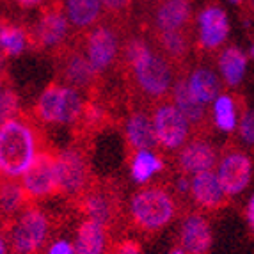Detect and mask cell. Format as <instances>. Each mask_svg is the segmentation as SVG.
Masks as SVG:
<instances>
[{
	"instance_id": "cell-1",
	"label": "cell",
	"mask_w": 254,
	"mask_h": 254,
	"mask_svg": "<svg viewBox=\"0 0 254 254\" xmlns=\"http://www.w3.org/2000/svg\"><path fill=\"white\" fill-rule=\"evenodd\" d=\"M121 63L127 68L128 82L144 102H164L173 89L171 61L144 38L135 36L125 43Z\"/></svg>"
},
{
	"instance_id": "cell-2",
	"label": "cell",
	"mask_w": 254,
	"mask_h": 254,
	"mask_svg": "<svg viewBox=\"0 0 254 254\" xmlns=\"http://www.w3.org/2000/svg\"><path fill=\"white\" fill-rule=\"evenodd\" d=\"M39 151V130L29 118L18 114L0 123V178H21Z\"/></svg>"
},
{
	"instance_id": "cell-3",
	"label": "cell",
	"mask_w": 254,
	"mask_h": 254,
	"mask_svg": "<svg viewBox=\"0 0 254 254\" xmlns=\"http://www.w3.org/2000/svg\"><path fill=\"white\" fill-rule=\"evenodd\" d=\"M128 212L133 224L142 231H160L176 215V201L167 189L146 187L130 197Z\"/></svg>"
},
{
	"instance_id": "cell-4",
	"label": "cell",
	"mask_w": 254,
	"mask_h": 254,
	"mask_svg": "<svg viewBox=\"0 0 254 254\" xmlns=\"http://www.w3.org/2000/svg\"><path fill=\"white\" fill-rule=\"evenodd\" d=\"M84 107L85 102L80 91L66 84H50L39 94L34 116L45 125H76Z\"/></svg>"
},
{
	"instance_id": "cell-5",
	"label": "cell",
	"mask_w": 254,
	"mask_h": 254,
	"mask_svg": "<svg viewBox=\"0 0 254 254\" xmlns=\"http://www.w3.org/2000/svg\"><path fill=\"white\" fill-rule=\"evenodd\" d=\"M50 233L47 213L38 206H29L9 220V246L13 254H38Z\"/></svg>"
},
{
	"instance_id": "cell-6",
	"label": "cell",
	"mask_w": 254,
	"mask_h": 254,
	"mask_svg": "<svg viewBox=\"0 0 254 254\" xmlns=\"http://www.w3.org/2000/svg\"><path fill=\"white\" fill-rule=\"evenodd\" d=\"M82 43H84L82 48L85 55L89 57L91 64L100 75H105L121 59L123 43H121L118 25L112 21H103V23L100 21L98 25L85 32Z\"/></svg>"
},
{
	"instance_id": "cell-7",
	"label": "cell",
	"mask_w": 254,
	"mask_h": 254,
	"mask_svg": "<svg viewBox=\"0 0 254 254\" xmlns=\"http://www.w3.org/2000/svg\"><path fill=\"white\" fill-rule=\"evenodd\" d=\"M55 55H57V73L63 84L76 91H87L91 94L98 93L102 75L91 64L84 48L75 45H64Z\"/></svg>"
},
{
	"instance_id": "cell-8",
	"label": "cell",
	"mask_w": 254,
	"mask_h": 254,
	"mask_svg": "<svg viewBox=\"0 0 254 254\" xmlns=\"http://www.w3.org/2000/svg\"><path fill=\"white\" fill-rule=\"evenodd\" d=\"M57 182L59 194L73 199H78L91 187L89 160L80 146L57 151Z\"/></svg>"
},
{
	"instance_id": "cell-9",
	"label": "cell",
	"mask_w": 254,
	"mask_h": 254,
	"mask_svg": "<svg viewBox=\"0 0 254 254\" xmlns=\"http://www.w3.org/2000/svg\"><path fill=\"white\" fill-rule=\"evenodd\" d=\"M69 21L64 13V4L54 0L39 14L36 25L29 30V41L41 50H59L66 45L69 36Z\"/></svg>"
},
{
	"instance_id": "cell-10",
	"label": "cell",
	"mask_w": 254,
	"mask_h": 254,
	"mask_svg": "<svg viewBox=\"0 0 254 254\" xmlns=\"http://www.w3.org/2000/svg\"><path fill=\"white\" fill-rule=\"evenodd\" d=\"M20 182L30 201L45 199L54 194H59L57 153L52 149H41L32 165L23 173Z\"/></svg>"
},
{
	"instance_id": "cell-11",
	"label": "cell",
	"mask_w": 254,
	"mask_h": 254,
	"mask_svg": "<svg viewBox=\"0 0 254 254\" xmlns=\"http://www.w3.org/2000/svg\"><path fill=\"white\" fill-rule=\"evenodd\" d=\"M153 127L157 135V144L160 148L173 151L180 149L190 135V123L176 109L174 103H158L153 109Z\"/></svg>"
},
{
	"instance_id": "cell-12",
	"label": "cell",
	"mask_w": 254,
	"mask_h": 254,
	"mask_svg": "<svg viewBox=\"0 0 254 254\" xmlns=\"http://www.w3.org/2000/svg\"><path fill=\"white\" fill-rule=\"evenodd\" d=\"M219 182L228 195H237L249 187L253 178V162L240 149L224 153L217 169Z\"/></svg>"
},
{
	"instance_id": "cell-13",
	"label": "cell",
	"mask_w": 254,
	"mask_h": 254,
	"mask_svg": "<svg viewBox=\"0 0 254 254\" xmlns=\"http://www.w3.org/2000/svg\"><path fill=\"white\" fill-rule=\"evenodd\" d=\"M197 43L203 50H217L229 36V18L226 11L217 4H208L197 14Z\"/></svg>"
},
{
	"instance_id": "cell-14",
	"label": "cell",
	"mask_w": 254,
	"mask_h": 254,
	"mask_svg": "<svg viewBox=\"0 0 254 254\" xmlns=\"http://www.w3.org/2000/svg\"><path fill=\"white\" fill-rule=\"evenodd\" d=\"M151 21L153 32L190 30L192 0H157Z\"/></svg>"
},
{
	"instance_id": "cell-15",
	"label": "cell",
	"mask_w": 254,
	"mask_h": 254,
	"mask_svg": "<svg viewBox=\"0 0 254 254\" xmlns=\"http://www.w3.org/2000/svg\"><path fill=\"white\" fill-rule=\"evenodd\" d=\"M76 201H80L82 212L87 215V219L96 220L107 229L114 224L119 215L118 199L112 195V190H107V189L89 187Z\"/></svg>"
},
{
	"instance_id": "cell-16",
	"label": "cell",
	"mask_w": 254,
	"mask_h": 254,
	"mask_svg": "<svg viewBox=\"0 0 254 254\" xmlns=\"http://www.w3.org/2000/svg\"><path fill=\"white\" fill-rule=\"evenodd\" d=\"M176 164L183 174L194 176L203 171L213 169V165L217 164V151L206 139H192L182 146Z\"/></svg>"
},
{
	"instance_id": "cell-17",
	"label": "cell",
	"mask_w": 254,
	"mask_h": 254,
	"mask_svg": "<svg viewBox=\"0 0 254 254\" xmlns=\"http://www.w3.org/2000/svg\"><path fill=\"white\" fill-rule=\"evenodd\" d=\"M190 195L192 201L197 206H201L203 210H208V212L219 210L228 201V194H226L222 185H220L217 173H213L212 169L203 171V173H197L192 176Z\"/></svg>"
},
{
	"instance_id": "cell-18",
	"label": "cell",
	"mask_w": 254,
	"mask_h": 254,
	"mask_svg": "<svg viewBox=\"0 0 254 254\" xmlns=\"http://www.w3.org/2000/svg\"><path fill=\"white\" fill-rule=\"evenodd\" d=\"M212 228L210 222L201 213H192L182 224L180 231V244L187 254H208L212 249Z\"/></svg>"
},
{
	"instance_id": "cell-19",
	"label": "cell",
	"mask_w": 254,
	"mask_h": 254,
	"mask_svg": "<svg viewBox=\"0 0 254 254\" xmlns=\"http://www.w3.org/2000/svg\"><path fill=\"white\" fill-rule=\"evenodd\" d=\"M125 137L131 151L139 149H153L157 144L153 118L146 110H133L128 116V121L125 125Z\"/></svg>"
},
{
	"instance_id": "cell-20",
	"label": "cell",
	"mask_w": 254,
	"mask_h": 254,
	"mask_svg": "<svg viewBox=\"0 0 254 254\" xmlns=\"http://www.w3.org/2000/svg\"><path fill=\"white\" fill-rule=\"evenodd\" d=\"M64 13L73 29L87 32L102 21L105 9L100 0H64Z\"/></svg>"
},
{
	"instance_id": "cell-21",
	"label": "cell",
	"mask_w": 254,
	"mask_h": 254,
	"mask_svg": "<svg viewBox=\"0 0 254 254\" xmlns=\"http://www.w3.org/2000/svg\"><path fill=\"white\" fill-rule=\"evenodd\" d=\"M173 102L176 105V109L182 112L187 118V121L190 123V127L194 128H204L206 125V109L201 102H197L194 96H192L190 89H189V82H187L185 76L180 75L173 84Z\"/></svg>"
},
{
	"instance_id": "cell-22",
	"label": "cell",
	"mask_w": 254,
	"mask_h": 254,
	"mask_svg": "<svg viewBox=\"0 0 254 254\" xmlns=\"http://www.w3.org/2000/svg\"><path fill=\"white\" fill-rule=\"evenodd\" d=\"M109 229L102 226L96 220L85 219L75 237V253L76 254H105L107 253V240H109Z\"/></svg>"
},
{
	"instance_id": "cell-23",
	"label": "cell",
	"mask_w": 254,
	"mask_h": 254,
	"mask_svg": "<svg viewBox=\"0 0 254 254\" xmlns=\"http://www.w3.org/2000/svg\"><path fill=\"white\" fill-rule=\"evenodd\" d=\"M155 48L167 57L171 63H182L190 52L192 41L189 30H169V32H153Z\"/></svg>"
},
{
	"instance_id": "cell-24",
	"label": "cell",
	"mask_w": 254,
	"mask_h": 254,
	"mask_svg": "<svg viewBox=\"0 0 254 254\" xmlns=\"http://www.w3.org/2000/svg\"><path fill=\"white\" fill-rule=\"evenodd\" d=\"M29 197H27L21 182L11 178H0V213L5 219L13 220L20 212H23L29 206Z\"/></svg>"
},
{
	"instance_id": "cell-25",
	"label": "cell",
	"mask_w": 254,
	"mask_h": 254,
	"mask_svg": "<svg viewBox=\"0 0 254 254\" xmlns=\"http://www.w3.org/2000/svg\"><path fill=\"white\" fill-rule=\"evenodd\" d=\"M187 82H189V89H190L192 96L203 105L215 102V98L219 96L220 82L210 68H195L187 78Z\"/></svg>"
},
{
	"instance_id": "cell-26",
	"label": "cell",
	"mask_w": 254,
	"mask_h": 254,
	"mask_svg": "<svg viewBox=\"0 0 254 254\" xmlns=\"http://www.w3.org/2000/svg\"><path fill=\"white\" fill-rule=\"evenodd\" d=\"M219 69L229 87H237L246 75L247 57L238 47H228L219 55Z\"/></svg>"
},
{
	"instance_id": "cell-27",
	"label": "cell",
	"mask_w": 254,
	"mask_h": 254,
	"mask_svg": "<svg viewBox=\"0 0 254 254\" xmlns=\"http://www.w3.org/2000/svg\"><path fill=\"white\" fill-rule=\"evenodd\" d=\"M165 167L164 160L158 155L151 153V149H139L133 151V157L130 162L131 178L137 183H148L157 173H160Z\"/></svg>"
},
{
	"instance_id": "cell-28",
	"label": "cell",
	"mask_w": 254,
	"mask_h": 254,
	"mask_svg": "<svg viewBox=\"0 0 254 254\" xmlns=\"http://www.w3.org/2000/svg\"><path fill=\"white\" fill-rule=\"evenodd\" d=\"M27 45H30L29 30L16 25V23L4 21L2 32H0V52L5 57H16L25 50Z\"/></svg>"
},
{
	"instance_id": "cell-29",
	"label": "cell",
	"mask_w": 254,
	"mask_h": 254,
	"mask_svg": "<svg viewBox=\"0 0 254 254\" xmlns=\"http://www.w3.org/2000/svg\"><path fill=\"white\" fill-rule=\"evenodd\" d=\"M213 121L222 131H233L237 128V105L233 96L219 94L213 102Z\"/></svg>"
},
{
	"instance_id": "cell-30",
	"label": "cell",
	"mask_w": 254,
	"mask_h": 254,
	"mask_svg": "<svg viewBox=\"0 0 254 254\" xmlns=\"http://www.w3.org/2000/svg\"><path fill=\"white\" fill-rule=\"evenodd\" d=\"M18 112H20V98L16 91L11 87H4L0 93V123L16 118Z\"/></svg>"
},
{
	"instance_id": "cell-31",
	"label": "cell",
	"mask_w": 254,
	"mask_h": 254,
	"mask_svg": "<svg viewBox=\"0 0 254 254\" xmlns=\"http://www.w3.org/2000/svg\"><path fill=\"white\" fill-rule=\"evenodd\" d=\"M100 2L105 9V13L114 18L127 16L128 11L131 9V4H133V0H100Z\"/></svg>"
},
{
	"instance_id": "cell-32",
	"label": "cell",
	"mask_w": 254,
	"mask_h": 254,
	"mask_svg": "<svg viewBox=\"0 0 254 254\" xmlns=\"http://www.w3.org/2000/svg\"><path fill=\"white\" fill-rule=\"evenodd\" d=\"M240 137L244 142L254 146V110H249L244 114L240 123Z\"/></svg>"
},
{
	"instance_id": "cell-33",
	"label": "cell",
	"mask_w": 254,
	"mask_h": 254,
	"mask_svg": "<svg viewBox=\"0 0 254 254\" xmlns=\"http://www.w3.org/2000/svg\"><path fill=\"white\" fill-rule=\"evenodd\" d=\"M110 254H144L139 242L135 240H121L110 251Z\"/></svg>"
},
{
	"instance_id": "cell-34",
	"label": "cell",
	"mask_w": 254,
	"mask_h": 254,
	"mask_svg": "<svg viewBox=\"0 0 254 254\" xmlns=\"http://www.w3.org/2000/svg\"><path fill=\"white\" fill-rule=\"evenodd\" d=\"M47 254H76V253H75V246L69 244L68 240H55Z\"/></svg>"
},
{
	"instance_id": "cell-35",
	"label": "cell",
	"mask_w": 254,
	"mask_h": 254,
	"mask_svg": "<svg viewBox=\"0 0 254 254\" xmlns=\"http://www.w3.org/2000/svg\"><path fill=\"white\" fill-rule=\"evenodd\" d=\"M176 190H178L180 194H190V180L187 178L183 173H182V176H178V180H176Z\"/></svg>"
},
{
	"instance_id": "cell-36",
	"label": "cell",
	"mask_w": 254,
	"mask_h": 254,
	"mask_svg": "<svg viewBox=\"0 0 254 254\" xmlns=\"http://www.w3.org/2000/svg\"><path fill=\"white\" fill-rule=\"evenodd\" d=\"M20 7L23 9H30V7H36V5H41L45 0H14Z\"/></svg>"
},
{
	"instance_id": "cell-37",
	"label": "cell",
	"mask_w": 254,
	"mask_h": 254,
	"mask_svg": "<svg viewBox=\"0 0 254 254\" xmlns=\"http://www.w3.org/2000/svg\"><path fill=\"white\" fill-rule=\"evenodd\" d=\"M247 220H249L251 229L254 231V195L251 197L249 204H247Z\"/></svg>"
},
{
	"instance_id": "cell-38",
	"label": "cell",
	"mask_w": 254,
	"mask_h": 254,
	"mask_svg": "<svg viewBox=\"0 0 254 254\" xmlns=\"http://www.w3.org/2000/svg\"><path fill=\"white\" fill-rule=\"evenodd\" d=\"M0 254H7V242L0 235Z\"/></svg>"
},
{
	"instance_id": "cell-39",
	"label": "cell",
	"mask_w": 254,
	"mask_h": 254,
	"mask_svg": "<svg viewBox=\"0 0 254 254\" xmlns=\"http://www.w3.org/2000/svg\"><path fill=\"white\" fill-rule=\"evenodd\" d=\"M169 254H187V253H185V251L182 249V247H180V249H173V251H171Z\"/></svg>"
},
{
	"instance_id": "cell-40",
	"label": "cell",
	"mask_w": 254,
	"mask_h": 254,
	"mask_svg": "<svg viewBox=\"0 0 254 254\" xmlns=\"http://www.w3.org/2000/svg\"><path fill=\"white\" fill-rule=\"evenodd\" d=\"M231 4H235V5H238V4H244V0H229Z\"/></svg>"
},
{
	"instance_id": "cell-41",
	"label": "cell",
	"mask_w": 254,
	"mask_h": 254,
	"mask_svg": "<svg viewBox=\"0 0 254 254\" xmlns=\"http://www.w3.org/2000/svg\"><path fill=\"white\" fill-rule=\"evenodd\" d=\"M249 55L254 59V43H253V47H251V52H249Z\"/></svg>"
},
{
	"instance_id": "cell-42",
	"label": "cell",
	"mask_w": 254,
	"mask_h": 254,
	"mask_svg": "<svg viewBox=\"0 0 254 254\" xmlns=\"http://www.w3.org/2000/svg\"><path fill=\"white\" fill-rule=\"evenodd\" d=\"M2 89H4V84H2V76H0V93H2Z\"/></svg>"
},
{
	"instance_id": "cell-43",
	"label": "cell",
	"mask_w": 254,
	"mask_h": 254,
	"mask_svg": "<svg viewBox=\"0 0 254 254\" xmlns=\"http://www.w3.org/2000/svg\"><path fill=\"white\" fill-rule=\"evenodd\" d=\"M2 25H4V21L0 20V32H2Z\"/></svg>"
},
{
	"instance_id": "cell-44",
	"label": "cell",
	"mask_w": 254,
	"mask_h": 254,
	"mask_svg": "<svg viewBox=\"0 0 254 254\" xmlns=\"http://www.w3.org/2000/svg\"><path fill=\"white\" fill-rule=\"evenodd\" d=\"M253 9H254V0H253Z\"/></svg>"
}]
</instances>
